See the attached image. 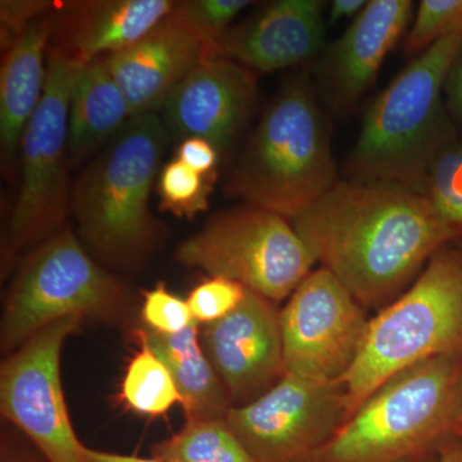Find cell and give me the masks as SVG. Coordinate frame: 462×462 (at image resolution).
Returning <instances> with one entry per match:
<instances>
[{
	"label": "cell",
	"mask_w": 462,
	"mask_h": 462,
	"mask_svg": "<svg viewBox=\"0 0 462 462\" xmlns=\"http://www.w3.org/2000/svg\"><path fill=\"white\" fill-rule=\"evenodd\" d=\"M298 236L365 309H384L456 242L418 190L396 182L339 180L291 220Z\"/></svg>",
	"instance_id": "6da1fadb"
},
{
	"label": "cell",
	"mask_w": 462,
	"mask_h": 462,
	"mask_svg": "<svg viewBox=\"0 0 462 462\" xmlns=\"http://www.w3.org/2000/svg\"><path fill=\"white\" fill-rule=\"evenodd\" d=\"M169 139L160 115L136 116L72 185L81 243L109 266L139 267L156 248L162 229L149 200Z\"/></svg>",
	"instance_id": "7a4b0ae2"
},
{
	"label": "cell",
	"mask_w": 462,
	"mask_h": 462,
	"mask_svg": "<svg viewBox=\"0 0 462 462\" xmlns=\"http://www.w3.org/2000/svg\"><path fill=\"white\" fill-rule=\"evenodd\" d=\"M461 57L462 33L440 39L376 97L346 162L352 179L420 189L431 161L461 133L445 99L447 78Z\"/></svg>",
	"instance_id": "3957f363"
},
{
	"label": "cell",
	"mask_w": 462,
	"mask_h": 462,
	"mask_svg": "<svg viewBox=\"0 0 462 462\" xmlns=\"http://www.w3.org/2000/svg\"><path fill=\"white\" fill-rule=\"evenodd\" d=\"M329 126L309 76L270 103L231 171L225 193L289 221L338 182Z\"/></svg>",
	"instance_id": "277c9868"
},
{
	"label": "cell",
	"mask_w": 462,
	"mask_h": 462,
	"mask_svg": "<svg viewBox=\"0 0 462 462\" xmlns=\"http://www.w3.org/2000/svg\"><path fill=\"white\" fill-rule=\"evenodd\" d=\"M462 428V354L430 358L379 385L312 462H411Z\"/></svg>",
	"instance_id": "5b68a950"
},
{
	"label": "cell",
	"mask_w": 462,
	"mask_h": 462,
	"mask_svg": "<svg viewBox=\"0 0 462 462\" xmlns=\"http://www.w3.org/2000/svg\"><path fill=\"white\" fill-rule=\"evenodd\" d=\"M455 354H462V248L448 245L370 319L357 358L342 379L348 419L385 380Z\"/></svg>",
	"instance_id": "8992f818"
},
{
	"label": "cell",
	"mask_w": 462,
	"mask_h": 462,
	"mask_svg": "<svg viewBox=\"0 0 462 462\" xmlns=\"http://www.w3.org/2000/svg\"><path fill=\"white\" fill-rule=\"evenodd\" d=\"M127 289L63 227L26 258L9 291L2 321V348H20L48 325L66 318H117Z\"/></svg>",
	"instance_id": "52a82bcc"
},
{
	"label": "cell",
	"mask_w": 462,
	"mask_h": 462,
	"mask_svg": "<svg viewBox=\"0 0 462 462\" xmlns=\"http://www.w3.org/2000/svg\"><path fill=\"white\" fill-rule=\"evenodd\" d=\"M175 258L238 282L273 303L288 300L316 263L288 218L249 205L212 216L178 245Z\"/></svg>",
	"instance_id": "ba28073f"
},
{
	"label": "cell",
	"mask_w": 462,
	"mask_h": 462,
	"mask_svg": "<svg viewBox=\"0 0 462 462\" xmlns=\"http://www.w3.org/2000/svg\"><path fill=\"white\" fill-rule=\"evenodd\" d=\"M80 67L81 63L48 50L44 94L21 142L23 178L8 231L14 252L56 236L71 212L69 115Z\"/></svg>",
	"instance_id": "9c48e42d"
},
{
	"label": "cell",
	"mask_w": 462,
	"mask_h": 462,
	"mask_svg": "<svg viewBox=\"0 0 462 462\" xmlns=\"http://www.w3.org/2000/svg\"><path fill=\"white\" fill-rule=\"evenodd\" d=\"M225 419L256 462H312L348 419L345 387L284 374Z\"/></svg>",
	"instance_id": "30bf717a"
},
{
	"label": "cell",
	"mask_w": 462,
	"mask_h": 462,
	"mask_svg": "<svg viewBox=\"0 0 462 462\" xmlns=\"http://www.w3.org/2000/svg\"><path fill=\"white\" fill-rule=\"evenodd\" d=\"M366 309L325 267L312 270L281 311L284 374L342 382L361 346Z\"/></svg>",
	"instance_id": "8fae6325"
},
{
	"label": "cell",
	"mask_w": 462,
	"mask_h": 462,
	"mask_svg": "<svg viewBox=\"0 0 462 462\" xmlns=\"http://www.w3.org/2000/svg\"><path fill=\"white\" fill-rule=\"evenodd\" d=\"M83 318L48 325L9 356L0 370V407L48 462H89L87 447L69 420L62 382L60 351Z\"/></svg>",
	"instance_id": "7c38bea8"
},
{
	"label": "cell",
	"mask_w": 462,
	"mask_h": 462,
	"mask_svg": "<svg viewBox=\"0 0 462 462\" xmlns=\"http://www.w3.org/2000/svg\"><path fill=\"white\" fill-rule=\"evenodd\" d=\"M254 72L208 47L163 106L167 132L211 142L221 158L247 129L257 105Z\"/></svg>",
	"instance_id": "4fadbf2b"
},
{
	"label": "cell",
	"mask_w": 462,
	"mask_h": 462,
	"mask_svg": "<svg viewBox=\"0 0 462 462\" xmlns=\"http://www.w3.org/2000/svg\"><path fill=\"white\" fill-rule=\"evenodd\" d=\"M199 338L233 406L257 400L284 375L281 311L254 291L229 315L203 325Z\"/></svg>",
	"instance_id": "5bb4252c"
},
{
	"label": "cell",
	"mask_w": 462,
	"mask_h": 462,
	"mask_svg": "<svg viewBox=\"0 0 462 462\" xmlns=\"http://www.w3.org/2000/svg\"><path fill=\"white\" fill-rule=\"evenodd\" d=\"M411 0H370L338 41L319 58V81L336 111H351L409 29Z\"/></svg>",
	"instance_id": "9a60e30c"
},
{
	"label": "cell",
	"mask_w": 462,
	"mask_h": 462,
	"mask_svg": "<svg viewBox=\"0 0 462 462\" xmlns=\"http://www.w3.org/2000/svg\"><path fill=\"white\" fill-rule=\"evenodd\" d=\"M321 0H278L231 26L218 42L221 53L254 74L307 65L325 51L327 20Z\"/></svg>",
	"instance_id": "2e32d148"
},
{
	"label": "cell",
	"mask_w": 462,
	"mask_h": 462,
	"mask_svg": "<svg viewBox=\"0 0 462 462\" xmlns=\"http://www.w3.org/2000/svg\"><path fill=\"white\" fill-rule=\"evenodd\" d=\"M207 48L172 11L141 41L106 60L136 117L158 114Z\"/></svg>",
	"instance_id": "e0dca14e"
},
{
	"label": "cell",
	"mask_w": 462,
	"mask_h": 462,
	"mask_svg": "<svg viewBox=\"0 0 462 462\" xmlns=\"http://www.w3.org/2000/svg\"><path fill=\"white\" fill-rule=\"evenodd\" d=\"M172 0H85L54 12L50 51L85 65L132 47L175 9Z\"/></svg>",
	"instance_id": "ac0fdd59"
},
{
	"label": "cell",
	"mask_w": 462,
	"mask_h": 462,
	"mask_svg": "<svg viewBox=\"0 0 462 462\" xmlns=\"http://www.w3.org/2000/svg\"><path fill=\"white\" fill-rule=\"evenodd\" d=\"M56 12V11H54ZM54 12L33 21L5 51L0 71V143L3 157L14 156L41 105L47 83Z\"/></svg>",
	"instance_id": "d6986e66"
},
{
	"label": "cell",
	"mask_w": 462,
	"mask_h": 462,
	"mask_svg": "<svg viewBox=\"0 0 462 462\" xmlns=\"http://www.w3.org/2000/svg\"><path fill=\"white\" fill-rule=\"evenodd\" d=\"M133 118L106 57L81 65L69 100V165H80L114 141Z\"/></svg>",
	"instance_id": "ffe728a7"
},
{
	"label": "cell",
	"mask_w": 462,
	"mask_h": 462,
	"mask_svg": "<svg viewBox=\"0 0 462 462\" xmlns=\"http://www.w3.org/2000/svg\"><path fill=\"white\" fill-rule=\"evenodd\" d=\"M199 324L175 336L152 330L139 334L171 373L187 420L225 418L233 402L203 349Z\"/></svg>",
	"instance_id": "44dd1931"
},
{
	"label": "cell",
	"mask_w": 462,
	"mask_h": 462,
	"mask_svg": "<svg viewBox=\"0 0 462 462\" xmlns=\"http://www.w3.org/2000/svg\"><path fill=\"white\" fill-rule=\"evenodd\" d=\"M152 454L161 462H256L225 418L187 420Z\"/></svg>",
	"instance_id": "7402d4cb"
},
{
	"label": "cell",
	"mask_w": 462,
	"mask_h": 462,
	"mask_svg": "<svg viewBox=\"0 0 462 462\" xmlns=\"http://www.w3.org/2000/svg\"><path fill=\"white\" fill-rule=\"evenodd\" d=\"M141 351L134 355L121 385V398L134 411L147 416L163 415L175 403H181L180 393L163 361L142 338Z\"/></svg>",
	"instance_id": "603a6c76"
},
{
	"label": "cell",
	"mask_w": 462,
	"mask_h": 462,
	"mask_svg": "<svg viewBox=\"0 0 462 462\" xmlns=\"http://www.w3.org/2000/svg\"><path fill=\"white\" fill-rule=\"evenodd\" d=\"M419 193L462 243V133L431 161Z\"/></svg>",
	"instance_id": "cb8c5ba5"
},
{
	"label": "cell",
	"mask_w": 462,
	"mask_h": 462,
	"mask_svg": "<svg viewBox=\"0 0 462 462\" xmlns=\"http://www.w3.org/2000/svg\"><path fill=\"white\" fill-rule=\"evenodd\" d=\"M217 175H202L179 158L170 161L158 175L161 209L176 217L194 218L208 208Z\"/></svg>",
	"instance_id": "d4e9b609"
},
{
	"label": "cell",
	"mask_w": 462,
	"mask_h": 462,
	"mask_svg": "<svg viewBox=\"0 0 462 462\" xmlns=\"http://www.w3.org/2000/svg\"><path fill=\"white\" fill-rule=\"evenodd\" d=\"M455 33H462V0H421L406 32L404 53L418 57Z\"/></svg>",
	"instance_id": "484cf974"
},
{
	"label": "cell",
	"mask_w": 462,
	"mask_h": 462,
	"mask_svg": "<svg viewBox=\"0 0 462 462\" xmlns=\"http://www.w3.org/2000/svg\"><path fill=\"white\" fill-rule=\"evenodd\" d=\"M251 5L248 0H187L176 2L173 12L207 47H217L220 39L231 29V23Z\"/></svg>",
	"instance_id": "4316f807"
},
{
	"label": "cell",
	"mask_w": 462,
	"mask_h": 462,
	"mask_svg": "<svg viewBox=\"0 0 462 462\" xmlns=\"http://www.w3.org/2000/svg\"><path fill=\"white\" fill-rule=\"evenodd\" d=\"M245 285L223 276H212L190 291L187 302L191 314L203 325L215 322L233 312L247 296Z\"/></svg>",
	"instance_id": "83f0119b"
},
{
	"label": "cell",
	"mask_w": 462,
	"mask_h": 462,
	"mask_svg": "<svg viewBox=\"0 0 462 462\" xmlns=\"http://www.w3.org/2000/svg\"><path fill=\"white\" fill-rule=\"evenodd\" d=\"M142 315L152 331L165 336H175L199 322L187 300L170 293L163 282L145 291Z\"/></svg>",
	"instance_id": "f1b7e54d"
},
{
	"label": "cell",
	"mask_w": 462,
	"mask_h": 462,
	"mask_svg": "<svg viewBox=\"0 0 462 462\" xmlns=\"http://www.w3.org/2000/svg\"><path fill=\"white\" fill-rule=\"evenodd\" d=\"M58 3L47 0H2L0 2V35L2 50L7 51L33 21L56 11Z\"/></svg>",
	"instance_id": "f546056e"
},
{
	"label": "cell",
	"mask_w": 462,
	"mask_h": 462,
	"mask_svg": "<svg viewBox=\"0 0 462 462\" xmlns=\"http://www.w3.org/2000/svg\"><path fill=\"white\" fill-rule=\"evenodd\" d=\"M176 158L202 175H215L221 160L220 152L211 142L202 138L182 139L176 151Z\"/></svg>",
	"instance_id": "4dcf8cb0"
},
{
	"label": "cell",
	"mask_w": 462,
	"mask_h": 462,
	"mask_svg": "<svg viewBox=\"0 0 462 462\" xmlns=\"http://www.w3.org/2000/svg\"><path fill=\"white\" fill-rule=\"evenodd\" d=\"M445 99L452 121L462 133V57L452 67L447 78Z\"/></svg>",
	"instance_id": "1f68e13d"
},
{
	"label": "cell",
	"mask_w": 462,
	"mask_h": 462,
	"mask_svg": "<svg viewBox=\"0 0 462 462\" xmlns=\"http://www.w3.org/2000/svg\"><path fill=\"white\" fill-rule=\"evenodd\" d=\"M369 0H333L328 12L329 23H340V21L352 18L355 20L366 7Z\"/></svg>",
	"instance_id": "d6a6232c"
},
{
	"label": "cell",
	"mask_w": 462,
	"mask_h": 462,
	"mask_svg": "<svg viewBox=\"0 0 462 462\" xmlns=\"http://www.w3.org/2000/svg\"><path fill=\"white\" fill-rule=\"evenodd\" d=\"M0 462H48L47 460L39 461L32 454L26 451L23 447L16 445V442H11L9 439H3L2 442V460Z\"/></svg>",
	"instance_id": "836d02e7"
},
{
	"label": "cell",
	"mask_w": 462,
	"mask_h": 462,
	"mask_svg": "<svg viewBox=\"0 0 462 462\" xmlns=\"http://www.w3.org/2000/svg\"><path fill=\"white\" fill-rule=\"evenodd\" d=\"M89 462H161L156 457L144 458L136 457V456H127L120 454H112V452L97 451V449L88 448L85 449Z\"/></svg>",
	"instance_id": "e575fe53"
},
{
	"label": "cell",
	"mask_w": 462,
	"mask_h": 462,
	"mask_svg": "<svg viewBox=\"0 0 462 462\" xmlns=\"http://www.w3.org/2000/svg\"><path fill=\"white\" fill-rule=\"evenodd\" d=\"M437 462H462V437H456L447 443L438 454Z\"/></svg>",
	"instance_id": "d590c367"
},
{
	"label": "cell",
	"mask_w": 462,
	"mask_h": 462,
	"mask_svg": "<svg viewBox=\"0 0 462 462\" xmlns=\"http://www.w3.org/2000/svg\"><path fill=\"white\" fill-rule=\"evenodd\" d=\"M438 456H431V457L419 458V460L411 462H437Z\"/></svg>",
	"instance_id": "8d00e7d4"
},
{
	"label": "cell",
	"mask_w": 462,
	"mask_h": 462,
	"mask_svg": "<svg viewBox=\"0 0 462 462\" xmlns=\"http://www.w3.org/2000/svg\"><path fill=\"white\" fill-rule=\"evenodd\" d=\"M457 437H462V428H461V430L458 431Z\"/></svg>",
	"instance_id": "74e56055"
},
{
	"label": "cell",
	"mask_w": 462,
	"mask_h": 462,
	"mask_svg": "<svg viewBox=\"0 0 462 462\" xmlns=\"http://www.w3.org/2000/svg\"><path fill=\"white\" fill-rule=\"evenodd\" d=\"M460 247L462 248V243H460Z\"/></svg>",
	"instance_id": "f35d334b"
}]
</instances>
